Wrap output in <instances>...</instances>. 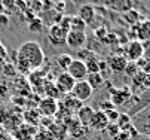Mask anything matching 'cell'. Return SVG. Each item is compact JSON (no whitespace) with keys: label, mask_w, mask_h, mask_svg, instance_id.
Masks as SVG:
<instances>
[{"label":"cell","mask_w":150,"mask_h":140,"mask_svg":"<svg viewBox=\"0 0 150 140\" xmlns=\"http://www.w3.org/2000/svg\"><path fill=\"white\" fill-rule=\"evenodd\" d=\"M3 11H5V6H3V2L0 0V14H3Z\"/></svg>","instance_id":"obj_44"},{"label":"cell","mask_w":150,"mask_h":140,"mask_svg":"<svg viewBox=\"0 0 150 140\" xmlns=\"http://www.w3.org/2000/svg\"><path fill=\"white\" fill-rule=\"evenodd\" d=\"M92 92H94V90L91 88V85L86 81H77L73 87V91H71V94L77 100H80L83 104H85V102H88L92 97Z\"/></svg>","instance_id":"obj_2"},{"label":"cell","mask_w":150,"mask_h":140,"mask_svg":"<svg viewBox=\"0 0 150 140\" xmlns=\"http://www.w3.org/2000/svg\"><path fill=\"white\" fill-rule=\"evenodd\" d=\"M129 97H131V90L128 88V87H123V88H110V102L115 104V107L122 106Z\"/></svg>","instance_id":"obj_8"},{"label":"cell","mask_w":150,"mask_h":140,"mask_svg":"<svg viewBox=\"0 0 150 140\" xmlns=\"http://www.w3.org/2000/svg\"><path fill=\"white\" fill-rule=\"evenodd\" d=\"M67 73L74 79V81H85L88 76V70H86V66H85V61L82 60H77V58H73V61L70 64V67L67 69Z\"/></svg>","instance_id":"obj_3"},{"label":"cell","mask_w":150,"mask_h":140,"mask_svg":"<svg viewBox=\"0 0 150 140\" xmlns=\"http://www.w3.org/2000/svg\"><path fill=\"white\" fill-rule=\"evenodd\" d=\"M8 90H9V85L6 84V82H3V84H0V95H6L8 94Z\"/></svg>","instance_id":"obj_38"},{"label":"cell","mask_w":150,"mask_h":140,"mask_svg":"<svg viewBox=\"0 0 150 140\" xmlns=\"http://www.w3.org/2000/svg\"><path fill=\"white\" fill-rule=\"evenodd\" d=\"M107 64H109V67H110L112 72H115V73H120V72L125 70V67H126V64H128V60H126L123 55L116 54V55H112V57L109 58Z\"/></svg>","instance_id":"obj_12"},{"label":"cell","mask_w":150,"mask_h":140,"mask_svg":"<svg viewBox=\"0 0 150 140\" xmlns=\"http://www.w3.org/2000/svg\"><path fill=\"white\" fill-rule=\"evenodd\" d=\"M150 39V19H143L140 24H137V41L146 42Z\"/></svg>","instance_id":"obj_14"},{"label":"cell","mask_w":150,"mask_h":140,"mask_svg":"<svg viewBox=\"0 0 150 140\" xmlns=\"http://www.w3.org/2000/svg\"><path fill=\"white\" fill-rule=\"evenodd\" d=\"M94 112H95V110H94L91 106H83L82 109H79V110H77L76 118L79 119V122H80L83 127L89 128V124H91V121H92Z\"/></svg>","instance_id":"obj_13"},{"label":"cell","mask_w":150,"mask_h":140,"mask_svg":"<svg viewBox=\"0 0 150 140\" xmlns=\"http://www.w3.org/2000/svg\"><path fill=\"white\" fill-rule=\"evenodd\" d=\"M9 15L8 14H0V28H5L9 26Z\"/></svg>","instance_id":"obj_34"},{"label":"cell","mask_w":150,"mask_h":140,"mask_svg":"<svg viewBox=\"0 0 150 140\" xmlns=\"http://www.w3.org/2000/svg\"><path fill=\"white\" fill-rule=\"evenodd\" d=\"M2 2H3V6L5 8H12V6H15V0H2Z\"/></svg>","instance_id":"obj_39"},{"label":"cell","mask_w":150,"mask_h":140,"mask_svg":"<svg viewBox=\"0 0 150 140\" xmlns=\"http://www.w3.org/2000/svg\"><path fill=\"white\" fill-rule=\"evenodd\" d=\"M101 41L104 42V43H113V42H116L117 39H116V36L115 34H105V37L104 39H101Z\"/></svg>","instance_id":"obj_36"},{"label":"cell","mask_w":150,"mask_h":140,"mask_svg":"<svg viewBox=\"0 0 150 140\" xmlns=\"http://www.w3.org/2000/svg\"><path fill=\"white\" fill-rule=\"evenodd\" d=\"M64 9H66V2L64 0H59V2H57L55 3V11L59 14V12H62Z\"/></svg>","instance_id":"obj_37"},{"label":"cell","mask_w":150,"mask_h":140,"mask_svg":"<svg viewBox=\"0 0 150 140\" xmlns=\"http://www.w3.org/2000/svg\"><path fill=\"white\" fill-rule=\"evenodd\" d=\"M24 119L30 124H39V119H40V113L36 109H28L27 112H24Z\"/></svg>","instance_id":"obj_23"},{"label":"cell","mask_w":150,"mask_h":140,"mask_svg":"<svg viewBox=\"0 0 150 140\" xmlns=\"http://www.w3.org/2000/svg\"><path fill=\"white\" fill-rule=\"evenodd\" d=\"M62 104L66 106L71 113H73V112H76V113H77V110H79V109H82V107L85 106V104L80 102V100H77L73 94H67V95H66V98H64V102H62Z\"/></svg>","instance_id":"obj_16"},{"label":"cell","mask_w":150,"mask_h":140,"mask_svg":"<svg viewBox=\"0 0 150 140\" xmlns=\"http://www.w3.org/2000/svg\"><path fill=\"white\" fill-rule=\"evenodd\" d=\"M64 127H66V131H67L70 136L77 137V139L83 137L85 133H86V130H88L86 127H83V125L79 122L77 118H69L67 121L64 122Z\"/></svg>","instance_id":"obj_9"},{"label":"cell","mask_w":150,"mask_h":140,"mask_svg":"<svg viewBox=\"0 0 150 140\" xmlns=\"http://www.w3.org/2000/svg\"><path fill=\"white\" fill-rule=\"evenodd\" d=\"M112 109H116L115 107V104L110 102V100H103V102H100V109L98 110H101V112H109V110H112Z\"/></svg>","instance_id":"obj_31"},{"label":"cell","mask_w":150,"mask_h":140,"mask_svg":"<svg viewBox=\"0 0 150 140\" xmlns=\"http://www.w3.org/2000/svg\"><path fill=\"white\" fill-rule=\"evenodd\" d=\"M149 140H150V139H149Z\"/></svg>","instance_id":"obj_46"},{"label":"cell","mask_w":150,"mask_h":140,"mask_svg":"<svg viewBox=\"0 0 150 140\" xmlns=\"http://www.w3.org/2000/svg\"><path fill=\"white\" fill-rule=\"evenodd\" d=\"M116 124L119 125L120 131H128V130L132 127V119H131V116L128 115V113H120V116H119Z\"/></svg>","instance_id":"obj_20"},{"label":"cell","mask_w":150,"mask_h":140,"mask_svg":"<svg viewBox=\"0 0 150 140\" xmlns=\"http://www.w3.org/2000/svg\"><path fill=\"white\" fill-rule=\"evenodd\" d=\"M123 72H125L128 76H129V77H134V76H135L138 72H140V69L137 67V64H135V63H128Z\"/></svg>","instance_id":"obj_28"},{"label":"cell","mask_w":150,"mask_h":140,"mask_svg":"<svg viewBox=\"0 0 150 140\" xmlns=\"http://www.w3.org/2000/svg\"><path fill=\"white\" fill-rule=\"evenodd\" d=\"M74 84H76V81H74V79H73L67 72L59 73V75L57 76V79H55V85H57L58 91H59L61 94H66V95H67V94H71Z\"/></svg>","instance_id":"obj_4"},{"label":"cell","mask_w":150,"mask_h":140,"mask_svg":"<svg viewBox=\"0 0 150 140\" xmlns=\"http://www.w3.org/2000/svg\"><path fill=\"white\" fill-rule=\"evenodd\" d=\"M143 87L150 88V75H146V77H144V82H143Z\"/></svg>","instance_id":"obj_43"},{"label":"cell","mask_w":150,"mask_h":140,"mask_svg":"<svg viewBox=\"0 0 150 140\" xmlns=\"http://www.w3.org/2000/svg\"><path fill=\"white\" fill-rule=\"evenodd\" d=\"M128 133H129V136H131V137H137V136H138V130H137L134 125H132L129 130H128Z\"/></svg>","instance_id":"obj_41"},{"label":"cell","mask_w":150,"mask_h":140,"mask_svg":"<svg viewBox=\"0 0 150 140\" xmlns=\"http://www.w3.org/2000/svg\"><path fill=\"white\" fill-rule=\"evenodd\" d=\"M28 30H30L31 33L42 31V30H43V23H42L39 18H34V19H31V23H30V26H28Z\"/></svg>","instance_id":"obj_26"},{"label":"cell","mask_w":150,"mask_h":140,"mask_svg":"<svg viewBox=\"0 0 150 140\" xmlns=\"http://www.w3.org/2000/svg\"><path fill=\"white\" fill-rule=\"evenodd\" d=\"M92 57H95V54L92 51L86 49V48H82V49L77 51V60H82V61H86V60H89Z\"/></svg>","instance_id":"obj_25"},{"label":"cell","mask_w":150,"mask_h":140,"mask_svg":"<svg viewBox=\"0 0 150 140\" xmlns=\"http://www.w3.org/2000/svg\"><path fill=\"white\" fill-rule=\"evenodd\" d=\"M149 115H150V110H149Z\"/></svg>","instance_id":"obj_45"},{"label":"cell","mask_w":150,"mask_h":140,"mask_svg":"<svg viewBox=\"0 0 150 140\" xmlns=\"http://www.w3.org/2000/svg\"><path fill=\"white\" fill-rule=\"evenodd\" d=\"M77 16L82 18L85 21V24L88 26V24H91L94 21V18H95V8L92 5H83V6H80Z\"/></svg>","instance_id":"obj_15"},{"label":"cell","mask_w":150,"mask_h":140,"mask_svg":"<svg viewBox=\"0 0 150 140\" xmlns=\"http://www.w3.org/2000/svg\"><path fill=\"white\" fill-rule=\"evenodd\" d=\"M129 139H131V136H129L128 131H120L113 140H129Z\"/></svg>","instance_id":"obj_35"},{"label":"cell","mask_w":150,"mask_h":140,"mask_svg":"<svg viewBox=\"0 0 150 140\" xmlns=\"http://www.w3.org/2000/svg\"><path fill=\"white\" fill-rule=\"evenodd\" d=\"M43 94H45V97H49V98H54V100H57L58 97H61V92L58 91L55 82H52V81H45Z\"/></svg>","instance_id":"obj_17"},{"label":"cell","mask_w":150,"mask_h":140,"mask_svg":"<svg viewBox=\"0 0 150 140\" xmlns=\"http://www.w3.org/2000/svg\"><path fill=\"white\" fill-rule=\"evenodd\" d=\"M85 81L91 85L92 90H97V88H100L104 84V77H103L101 73H88V76H86Z\"/></svg>","instance_id":"obj_18"},{"label":"cell","mask_w":150,"mask_h":140,"mask_svg":"<svg viewBox=\"0 0 150 140\" xmlns=\"http://www.w3.org/2000/svg\"><path fill=\"white\" fill-rule=\"evenodd\" d=\"M66 37H67V33L64 31L58 24H52L49 31H48V39L49 42L55 46H59V45H64L66 43Z\"/></svg>","instance_id":"obj_10"},{"label":"cell","mask_w":150,"mask_h":140,"mask_svg":"<svg viewBox=\"0 0 150 140\" xmlns=\"http://www.w3.org/2000/svg\"><path fill=\"white\" fill-rule=\"evenodd\" d=\"M149 139H150V137H149Z\"/></svg>","instance_id":"obj_47"},{"label":"cell","mask_w":150,"mask_h":140,"mask_svg":"<svg viewBox=\"0 0 150 140\" xmlns=\"http://www.w3.org/2000/svg\"><path fill=\"white\" fill-rule=\"evenodd\" d=\"M95 36L101 41V39H104V37H105V30H104V28H100L98 31H95Z\"/></svg>","instance_id":"obj_40"},{"label":"cell","mask_w":150,"mask_h":140,"mask_svg":"<svg viewBox=\"0 0 150 140\" xmlns=\"http://www.w3.org/2000/svg\"><path fill=\"white\" fill-rule=\"evenodd\" d=\"M98 61H100V60H98L97 57H92V58H89V60H86V61H85V66H86L88 73H100Z\"/></svg>","instance_id":"obj_24"},{"label":"cell","mask_w":150,"mask_h":140,"mask_svg":"<svg viewBox=\"0 0 150 140\" xmlns=\"http://www.w3.org/2000/svg\"><path fill=\"white\" fill-rule=\"evenodd\" d=\"M105 116H107V119H109V124H116L119 116H120V112L117 109H112L109 112H105Z\"/></svg>","instance_id":"obj_27"},{"label":"cell","mask_w":150,"mask_h":140,"mask_svg":"<svg viewBox=\"0 0 150 140\" xmlns=\"http://www.w3.org/2000/svg\"><path fill=\"white\" fill-rule=\"evenodd\" d=\"M105 133L109 134L112 139H115V137L120 133V128H119L117 124H109V125H107V128H105Z\"/></svg>","instance_id":"obj_29"},{"label":"cell","mask_w":150,"mask_h":140,"mask_svg":"<svg viewBox=\"0 0 150 140\" xmlns=\"http://www.w3.org/2000/svg\"><path fill=\"white\" fill-rule=\"evenodd\" d=\"M6 60H8V49L2 42H0V64H5Z\"/></svg>","instance_id":"obj_33"},{"label":"cell","mask_w":150,"mask_h":140,"mask_svg":"<svg viewBox=\"0 0 150 140\" xmlns=\"http://www.w3.org/2000/svg\"><path fill=\"white\" fill-rule=\"evenodd\" d=\"M123 19H125V21L129 24V26H137V24H140V23L143 21L141 15H140L137 11H134V9L125 12V14H123Z\"/></svg>","instance_id":"obj_19"},{"label":"cell","mask_w":150,"mask_h":140,"mask_svg":"<svg viewBox=\"0 0 150 140\" xmlns=\"http://www.w3.org/2000/svg\"><path fill=\"white\" fill-rule=\"evenodd\" d=\"M37 110L43 118H52L58 112V102L54 100V98L45 97L39 102V109Z\"/></svg>","instance_id":"obj_5"},{"label":"cell","mask_w":150,"mask_h":140,"mask_svg":"<svg viewBox=\"0 0 150 140\" xmlns=\"http://www.w3.org/2000/svg\"><path fill=\"white\" fill-rule=\"evenodd\" d=\"M123 57L128 60V63H135L140 58H143V45L138 41H131L125 48Z\"/></svg>","instance_id":"obj_6"},{"label":"cell","mask_w":150,"mask_h":140,"mask_svg":"<svg viewBox=\"0 0 150 140\" xmlns=\"http://www.w3.org/2000/svg\"><path fill=\"white\" fill-rule=\"evenodd\" d=\"M66 43L71 49H76V51L82 49L85 46V43H86V33H85V31H73V30H70V33L66 37Z\"/></svg>","instance_id":"obj_7"},{"label":"cell","mask_w":150,"mask_h":140,"mask_svg":"<svg viewBox=\"0 0 150 140\" xmlns=\"http://www.w3.org/2000/svg\"><path fill=\"white\" fill-rule=\"evenodd\" d=\"M141 45H143V57L150 61V39L146 42H141Z\"/></svg>","instance_id":"obj_32"},{"label":"cell","mask_w":150,"mask_h":140,"mask_svg":"<svg viewBox=\"0 0 150 140\" xmlns=\"http://www.w3.org/2000/svg\"><path fill=\"white\" fill-rule=\"evenodd\" d=\"M71 61H73V57L69 55V54H61V55L57 57V64H58L64 72H67V69L70 67Z\"/></svg>","instance_id":"obj_22"},{"label":"cell","mask_w":150,"mask_h":140,"mask_svg":"<svg viewBox=\"0 0 150 140\" xmlns=\"http://www.w3.org/2000/svg\"><path fill=\"white\" fill-rule=\"evenodd\" d=\"M43 61H45V52L42 49L40 43L36 41H27L16 51L15 67L19 73L30 75L31 72L39 70Z\"/></svg>","instance_id":"obj_1"},{"label":"cell","mask_w":150,"mask_h":140,"mask_svg":"<svg viewBox=\"0 0 150 140\" xmlns=\"http://www.w3.org/2000/svg\"><path fill=\"white\" fill-rule=\"evenodd\" d=\"M107 125H109V119H107L105 113L101 110H95L94 116H92V121L89 124V128L94 131H105Z\"/></svg>","instance_id":"obj_11"},{"label":"cell","mask_w":150,"mask_h":140,"mask_svg":"<svg viewBox=\"0 0 150 140\" xmlns=\"http://www.w3.org/2000/svg\"><path fill=\"white\" fill-rule=\"evenodd\" d=\"M3 72H5L6 76L12 77V76L16 75V67L13 66V63H5L3 64Z\"/></svg>","instance_id":"obj_30"},{"label":"cell","mask_w":150,"mask_h":140,"mask_svg":"<svg viewBox=\"0 0 150 140\" xmlns=\"http://www.w3.org/2000/svg\"><path fill=\"white\" fill-rule=\"evenodd\" d=\"M86 24H85V21L82 18H79L77 15H74V16H70V28L73 30V31H85L86 30Z\"/></svg>","instance_id":"obj_21"},{"label":"cell","mask_w":150,"mask_h":140,"mask_svg":"<svg viewBox=\"0 0 150 140\" xmlns=\"http://www.w3.org/2000/svg\"><path fill=\"white\" fill-rule=\"evenodd\" d=\"M141 72H143L144 75H150V61H147V63H146V66L141 69Z\"/></svg>","instance_id":"obj_42"}]
</instances>
